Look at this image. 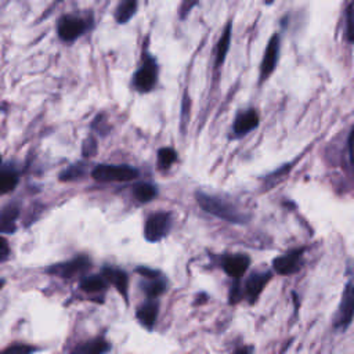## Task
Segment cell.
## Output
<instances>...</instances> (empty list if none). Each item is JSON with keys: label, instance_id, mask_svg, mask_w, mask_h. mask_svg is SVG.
<instances>
[{"label": "cell", "instance_id": "26", "mask_svg": "<svg viewBox=\"0 0 354 354\" xmlns=\"http://www.w3.org/2000/svg\"><path fill=\"white\" fill-rule=\"evenodd\" d=\"M33 351H35V348L30 344L15 343V344H11V346L0 350V354H32Z\"/></svg>", "mask_w": 354, "mask_h": 354}, {"label": "cell", "instance_id": "10", "mask_svg": "<svg viewBox=\"0 0 354 354\" xmlns=\"http://www.w3.org/2000/svg\"><path fill=\"white\" fill-rule=\"evenodd\" d=\"M249 263H250V259L246 254L238 253V254L224 256L221 266L228 275H231L235 279H239L246 272Z\"/></svg>", "mask_w": 354, "mask_h": 354}, {"label": "cell", "instance_id": "15", "mask_svg": "<svg viewBox=\"0 0 354 354\" xmlns=\"http://www.w3.org/2000/svg\"><path fill=\"white\" fill-rule=\"evenodd\" d=\"M259 124V115L254 109H248L241 112L234 120V131L238 136L246 134Z\"/></svg>", "mask_w": 354, "mask_h": 354}, {"label": "cell", "instance_id": "21", "mask_svg": "<svg viewBox=\"0 0 354 354\" xmlns=\"http://www.w3.org/2000/svg\"><path fill=\"white\" fill-rule=\"evenodd\" d=\"M147 281L141 283L144 293L149 297V299H156L158 296H160L165 290H166V282L165 279L159 275L156 278H145Z\"/></svg>", "mask_w": 354, "mask_h": 354}, {"label": "cell", "instance_id": "37", "mask_svg": "<svg viewBox=\"0 0 354 354\" xmlns=\"http://www.w3.org/2000/svg\"><path fill=\"white\" fill-rule=\"evenodd\" d=\"M59 1H62V0H55V3H59Z\"/></svg>", "mask_w": 354, "mask_h": 354}, {"label": "cell", "instance_id": "12", "mask_svg": "<svg viewBox=\"0 0 354 354\" xmlns=\"http://www.w3.org/2000/svg\"><path fill=\"white\" fill-rule=\"evenodd\" d=\"M271 278L270 272H253L245 283V293L250 303H254Z\"/></svg>", "mask_w": 354, "mask_h": 354}, {"label": "cell", "instance_id": "29", "mask_svg": "<svg viewBox=\"0 0 354 354\" xmlns=\"http://www.w3.org/2000/svg\"><path fill=\"white\" fill-rule=\"evenodd\" d=\"M10 245H8V241L3 236H0V263L1 261H6L8 260L10 257Z\"/></svg>", "mask_w": 354, "mask_h": 354}, {"label": "cell", "instance_id": "28", "mask_svg": "<svg viewBox=\"0 0 354 354\" xmlns=\"http://www.w3.org/2000/svg\"><path fill=\"white\" fill-rule=\"evenodd\" d=\"M347 40L354 43V1L347 8Z\"/></svg>", "mask_w": 354, "mask_h": 354}, {"label": "cell", "instance_id": "9", "mask_svg": "<svg viewBox=\"0 0 354 354\" xmlns=\"http://www.w3.org/2000/svg\"><path fill=\"white\" fill-rule=\"evenodd\" d=\"M301 249L290 250L277 259H274L272 266L274 270L281 275H290L296 272L300 267V259H301Z\"/></svg>", "mask_w": 354, "mask_h": 354}, {"label": "cell", "instance_id": "19", "mask_svg": "<svg viewBox=\"0 0 354 354\" xmlns=\"http://www.w3.org/2000/svg\"><path fill=\"white\" fill-rule=\"evenodd\" d=\"M19 183V174L11 167H0V195L12 192Z\"/></svg>", "mask_w": 354, "mask_h": 354}, {"label": "cell", "instance_id": "7", "mask_svg": "<svg viewBox=\"0 0 354 354\" xmlns=\"http://www.w3.org/2000/svg\"><path fill=\"white\" fill-rule=\"evenodd\" d=\"M354 317V282H348L343 290L339 310L335 318V325L344 329L347 328Z\"/></svg>", "mask_w": 354, "mask_h": 354}, {"label": "cell", "instance_id": "25", "mask_svg": "<svg viewBox=\"0 0 354 354\" xmlns=\"http://www.w3.org/2000/svg\"><path fill=\"white\" fill-rule=\"evenodd\" d=\"M97 152H98V141H97V138L93 134H90L83 141L82 156L84 159H91V158H94L97 155Z\"/></svg>", "mask_w": 354, "mask_h": 354}, {"label": "cell", "instance_id": "23", "mask_svg": "<svg viewBox=\"0 0 354 354\" xmlns=\"http://www.w3.org/2000/svg\"><path fill=\"white\" fill-rule=\"evenodd\" d=\"M230 41H231V22H228L224 28V32L216 46V62L217 65H221L224 62V58L228 53V47H230Z\"/></svg>", "mask_w": 354, "mask_h": 354}, {"label": "cell", "instance_id": "4", "mask_svg": "<svg viewBox=\"0 0 354 354\" xmlns=\"http://www.w3.org/2000/svg\"><path fill=\"white\" fill-rule=\"evenodd\" d=\"M91 268V260L87 256H76L71 260L53 264L47 268V272L64 279H73L84 277Z\"/></svg>", "mask_w": 354, "mask_h": 354}, {"label": "cell", "instance_id": "2", "mask_svg": "<svg viewBox=\"0 0 354 354\" xmlns=\"http://www.w3.org/2000/svg\"><path fill=\"white\" fill-rule=\"evenodd\" d=\"M196 201L203 210H206L207 213L217 216L225 221H230V223H243L245 221V216L224 199L212 196L205 192H198Z\"/></svg>", "mask_w": 354, "mask_h": 354}, {"label": "cell", "instance_id": "14", "mask_svg": "<svg viewBox=\"0 0 354 354\" xmlns=\"http://www.w3.org/2000/svg\"><path fill=\"white\" fill-rule=\"evenodd\" d=\"M111 348V344L104 337H94L80 344H76L71 354H105Z\"/></svg>", "mask_w": 354, "mask_h": 354}, {"label": "cell", "instance_id": "34", "mask_svg": "<svg viewBox=\"0 0 354 354\" xmlns=\"http://www.w3.org/2000/svg\"><path fill=\"white\" fill-rule=\"evenodd\" d=\"M235 354H250V353H249L248 348H238V350L235 351Z\"/></svg>", "mask_w": 354, "mask_h": 354}, {"label": "cell", "instance_id": "6", "mask_svg": "<svg viewBox=\"0 0 354 354\" xmlns=\"http://www.w3.org/2000/svg\"><path fill=\"white\" fill-rule=\"evenodd\" d=\"M170 225H171V218L169 213H165V212L152 213L145 221L144 236L148 242H158L169 234Z\"/></svg>", "mask_w": 354, "mask_h": 354}, {"label": "cell", "instance_id": "13", "mask_svg": "<svg viewBox=\"0 0 354 354\" xmlns=\"http://www.w3.org/2000/svg\"><path fill=\"white\" fill-rule=\"evenodd\" d=\"M102 277L106 279L108 283L113 285L116 290L127 300V290H129V278L127 274L123 270L113 268V267H105L102 270Z\"/></svg>", "mask_w": 354, "mask_h": 354}, {"label": "cell", "instance_id": "36", "mask_svg": "<svg viewBox=\"0 0 354 354\" xmlns=\"http://www.w3.org/2000/svg\"><path fill=\"white\" fill-rule=\"evenodd\" d=\"M272 1H274V0H266V3H267V4H271Z\"/></svg>", "mask_w": 354, "mask_h": 354}, {"label": "cell", "instance_id": "27", "mask_svg": "<svg viewBox=\"0 0 354 354\" xmlns=\"http://www.w3.org/2000/svg\"><path fill=\"white\" fill-rule=\"evenodd\" d=\"M91 127H93V130H95L100 136H105V134H108L109 133V130H111V126L106 123V119H105V116L102 115V113H98L97 115V118L93 120V123H91Z\"/></svg>", "mask_w": 354, "mask_h": 354}, {"label": "cell", "instance_id": "30", "mask_svg": "<svg viewBox=\"0 0 354 354\" xmlns=\"http://www.w3.org/2000/svg\"><path fill=\"white\" fill-rule=\"evenodd\" d=\"M198 3V0H183L180 6V17L185 18V15L191 11V8Z\"/></svg>", "mask_w": 354, "mask_h": 354}, {"label": "cell", "instance_id": "3", "mask_svg": "<svg viewBox=\"0 0 354 354\" xmlns=\"http://www.w3.org/2000/svg\"><path fill=\"white\" fill-rule=\"evenodd\" d=\"M90 176L97 183H126L138 177V170L129 165H97Z\"/></svg>", "mask_w": 354, "mask_h": 354}, {"label": "cell", "instance_id": "18", "mask_svg": "<svg viewBox=\"0 0 354 354\" xmlns=\"http://www.w3.org/2000/svg\"><path fill=\"white\" fill-rule=\"evenodd\" d=\"M80 289L88 295H98L106 290V279L101 275H88L80 279Z\"/></svg>", "mask_w": 354, "mask_h": 354}, {"label": "cell", "instance_id": "33", "mask_svg": "<svg viewBox=\"0 0 354 354\" xmlns=\"http://www.w3.org/2000/svg\"><path fill=\"white\" fill-rule=\"evenodd\" d=\"M348 151H350V160L354 165V129L351 130V134L348 138Z\"/></svg>", "mask_w": 354, "mask_h": 354}, {"label": "cell", "instance_id": "22", "mask_svg": "<svg viewBox=\"0 0 354 354\" xmlns=\"http://www.w3.org/2000/svg\"><path fill=\"white\" fill-rule=\"evenodd\" d=\"M133 195L134 198L141 202V203H147L149 201H152L156 195H158V189L153 184L149 183H140L136 184L133 188Z\"/></svg>", "mask_w": 354, "mask_h": 354}, {"label": "cell", "instance_id": "17", "mask_svg": "<svg viewBox=\"0 0 354 354\" xmlns=\"http://www.w3.org/2000/svg\"><path fill=\"white\" fill-rule=\"evenodd\" d=\"M137 8H138V0H119L113 12L115 21L120 25L127 24L137 12Z\"/></svg>", "mask_w": 354, "mask_h": 354}, {"label": "cell", "instance_id": "32", "mask_svg": "<svg viewBox=\"0 0 354 354\" xmlns=\"http://www.w3.org/2000/svg\"><path fill=\"white\" fill-rule=\"evenodd\" d=\"M137 271H138V272L141 274V277H144V278H156V277H159V272H158V271H153V270L147 268V267H141V268H138Z\"/></svg>", "mask_w": 354, "mask_h": 354}, {"label": "cell", "instance_id": "20", "mask_svg": "<svg viewBox=\"0 0 354 354\" xmlns=\"http://www.w3.org/2000/svg\"><path fill=\"white\" fill-rule=\"evenodd\" d=\"M88 174V169H87V163L86 162H76L68 167H65L61 173H59V180L64 183H71V181H77L84 178Z\"/></svg>", "mask_w": 354, "mask_h": 354}, {"label": "cell", "instance_id": "5", "mask_svg": "<svg viewBox=\"0 0 354 354\" xmlns=\"http://www.w3.org/2000/svg\"><path fill=\"white\" fill-rule=\"evenodd\" d=\"M158 80V64L153 57L149 54L144 55L141 66L136 71L133 76V87L138 93H148L151 91Z\"/></svg>", "mask_w": 354, "mask_h": 354}, {"label": "cell", "instance_id": "11", "mask_svg": "<svg viewBox=\"0 0 354 354\" xmlns=\"http://www.w3.org/2000/svg\"><path fill=\"white\" fill-rule=\"evenodd\" d=\"M19 205L11 202L0 209V232L14 234L17 230V220L19 217Z\"/></svg>", "mask_w": 354, "mask_h": 354}, {"label": "cell", "instance_id": "24", "mask_svg": "<svg viewBox=\"0 0 354 354\" xmlns=\"http://www.w3.org/2000/svg\"><path fill=\"white\" fill-rule=\"evenodd\" d=\"M177 160V153L173 148L165 147L158 151V167L162 170L169 169Z\"/></svg>", "mask_w": 354, "mask_h": 354}, {"label": "cell", "instance_id": "1", "mask_svg": "<svg viewBox=\"0 0 354 354\" xmlns=\"http://www.w3.org/2000/svg\"><path fill=\"white\" fill-rule=\"evenodd\" d=\"M93 21L91 12L64 14L57 21V36L64 43H73L93 28Z\"/></svg>", "mask_w": 354, "mask_h": 354}, {"label": "cell", "instance_id": "8", "mask_svg": "<svg viewBox=\"0 0 354 354\" xmlns=\"http://www.w3.org/2000/svg\"><path fill=\"white\" fill-rule=\"evenodd\" d=\"M279 46H281V40L279 36L275 33L271 36L266 51H264V57H263V62L260 66V73H261V80H266L275 69L277 62H278V55H279Z\"/></svg>", "mask_w": 354, "mask_h": 354}, {"label": "cell", "instance_id": "35", "mask_svg": "<svg viewBox=\"0 0 354 354\" xmlns=\"http://www.w3.org/2000/svg\"><path fill=\"white\" fill-rule=\"evenodd\" d=\"M3 285H4V281H3V279H0V290H1V288H3Z\"/></svg>", "mask_w": 354, "mask_h": 354}, {"label": "cell", "instance_id": "31", "mask_svg": "<svg viewBox=\"0 0 354 354\" xmlns=\"http://www.w3.org/2000/svg\"><path fill=\"white\" fill-rule=\"evenodd\" d=\"M241 296H242V293H241V288H239V283H234L232 285V288H231V290H230V303L231 304H235L236 301H239L241 300Z\"/></svg>", "mask_w": 354, "mask_h": 354}, {"label": "cell", "instance_id": "16", "mask_svg": "<svg viewBox=\"0 0 354 354\" xmlns=\"http://www.w3.org/2000/svg\"><path fill=\"white\" fill-rule=\"evenodd\" d=\"M158 303L156 301H147L144 304H141L137 311H136V317L138 319V322L145 326L147 329H152L155 322H156V317H158Z\"/></svg>", "mask_w": 354, "mask_h": 354}]
</instances>
